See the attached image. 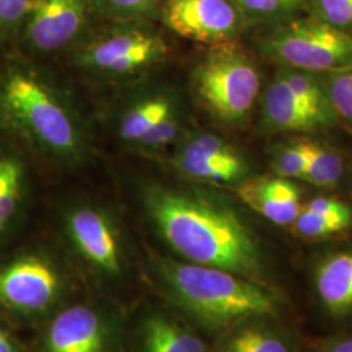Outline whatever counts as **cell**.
Segmentation results:
<instances>
[{
	"label": "cell",
	"instance_id": "1",
	"mask_svg": "<svg viewBox=\"0 0 352 352\" xmlns=\"http://www.w3.org/2000/svg\"><path fill=\"white\" fill-rule=\"evenodd\" d=\"M0 122L30 157L58 171L85 167L94 132L72 88L50 64L16 50L0 52Z\"/></svg>",
	"mask_w": 352,
	"mask_h": 352
},
{
	"label": "cell",
	"instance_id": "2",
	"mask_svg": "<svg viewBox=\"0 0 352 352\" xmlns=\"http://www.w3.org/2000/svg\"><path fill=\"white\" fill-rule=\"evenodd\" d=\"M139 195L155 231L187 263L222 269L251 280L261 276L256 238L226 202L204 189L158 180L142 182Z\"/></svg>",
	"mask_w": 352,
	"mask_h": 352
},
{
	"label": "cell",
	"instance_id": "3",
	"mask_svg": "<svg viewBox=\"0 0 352 352\" xmlns=\"http://www.w3.org/2000/svg\"><path fill=\"white\" fill-rule=\"evenodd\" d=\"M171 37L155 21L98 20L62 62L81 84L107 96L166 71Z\"/></svg>",
	"mask_w": 352,
	"mask_h": 352
},
{
	"label": "cell",
	"instance_id": "4",
	"mask_svg": "<svg viewBox=\"0 0 352 352\" xmlns=\"http://www.w3.org/2000/svg\"><path fill=\"white\" fill-rule=\"evenodd\" d=\"M186 85L166 71L107 94L102 126L116 145L129 154L164 162L190 128Z\"/></svg>",
	"mask_w": 352,
	"mask_h": 352
},
{
	"label": "cell",
	"instance_id": "5",
	"mask_svg": "<svg viewBox=\"0 0 352 352\" xmlns=\"http://www.w3.org/2000/svg\"><path fill=\"white\" fill-rule=\"evenodd\" d=\"M186 89L190 102L217 126L240 129L261 98L263 76L241 41L202 46L189 67Z\"/></svg>",
	"mask_w": 352,
	"mask_h": 352
},
{
	"label": "cell",
	"instance_id": "6",
	"mask_svg": "<svg viewBox=\"0 0 352 352\" xmlns=\"http://www.w3.org/2000/svg\"><path fill=\"white\" fill-rule=\"evenodd\" d=\"M161 270L180 302L210 327H232L277 312L269 291L235 273L174 260H162Z\"/></svg>",
	"mask_w": 352,
	"mask_h": 352
},
{
	"label": "cell",
	"instance_id": "7",
	"mask_svg": "<svg viewBox=\"0 0 352 352\" xmlns=\"http://www.w3.org/2000/svg\"><path fill=\"white\" fill-rule=\"evenodd\" d=\"M258 29L257 50L283 68L316 75L352 68V32L327 25L309 14H296Z\"/></svg>",
	"mask_w": 352,
	"mask_h": 352
},
{
	"label": "cell",
	"instance_id": "8",
	"mask_svg": "<svg viewBox=\"0 0 352 352\" xmlns=\"http://www.w3.org/2000/svg\"><path fill=\"white\" fill-rule=\"evenodd\" d=\"M98 20L89 0H36L12 50L41 63L62 62Z\"/></svg>",
	"mask_w": 352,
	"mask_h": 352
},
{
	"label": "cell",
	"instance_id": "9",
	"mask_svg": "<svg viewBox=\"0 0 352 352\" xmlns=\"http://www.w3.org/2000/svg\"><path fill=\"white\" fill-rule=\"evenodd\" d=\"M177 175L212 186H238L250 164L238 146L214 131L190 126L164 160Z\"/></svg>",
	"mask_w": 352,
	"mask_h": 352
},
{
	"label": "cell",
	"instance_id": "10",
	"mask_svg": "<svg viewBox=\"0 0 352 352\" xmlns=\"http://www.w3.org/2000/svg\"><path fill=\"white\" fill-rule=\"evenodd\" d=\"M160 25L201 46L241 41L248 23L234 0H162Z\"/></svg>",
	"mask_w": 352,
	"mask_h": 352
},
{
	"label": "cell",
	"instance_id": "11",
	"mask_svg": "<svg viewBox=\"0 0 352 352\" xmlns=\"http://www.w3.org/2000/svg\"><path fill=\"white\" fill-rule=\"evenodd\" d=\"M65 234L78 254L107 274H118L123 264L120 232L113 217L94 204H76L64 214Z\"/></svg>",
	"mask_w": 352,
	"mask_h": 352
},
{
	"label": "cell",
	"instance_id": "12",
	"mask_svg": "<svg viewBox=\"0 0 352 352\" xmlns=\"http://www.w3.org/2000/svg\"><path fill=\"white\" fill-rule=\"evenodd\" d=\"M59 285V276L46 257L21 254L0 266V304L14 312H41L54 302Z\"/></svg>",
	"mask_w": 352,
	"mask_h": 352
},
{
	"label": "cell",
	"instance_id": "13",
	"mask_svg": "<svg viewBox=\"0 0 352 352\" xmlns=\"http://www.w3.org/2000/svg\"><path fill=\"white\" fill-rule=\"evenodd\" d=\"M235 192L253 212L279 226L292 225L302 210L298 186L280 176H248Z\"/></svg>",
	"mask_w": 352,
	"mask_h": 352
},
{
	"label": "cell",
	"instance_id": "14",
	"mask_svg": "<svg viewBox=\"0 0 352 352\" xmlns=\"http://www.w3.org/2000/svg\"><path fill=\"white\" fill-rule=\"evenodd\" d=\"M0 135V239L14 225L25 202L34 161L21 144L3 132Z\"/></svg>",
	"mask_w": 352,
	"mask_h": 352
},
{
	"label": "cell",
	"instance_id": "15",
	"mask_svg": "<svg viewBox=\"0 0 352 352\" xmlns=\"http://www.w3.org/2000/svg\"><path fill=\"white\" fill-rule=\"evenodd\" d=\"M104 327L100 316L85 305L64 309L51 322L49 352H104Z\"/></svg>",
	"mask_w": 352,
	"mask_h": 352
},
{
	"label": "cell",
	"instance_id": "16",
	"mask_svg": "<svg viewBox=\"0 0 352 352\" xmlns=\"http://www.w3.org/2000/svg\"><path fill=\"white\" fill-rule=\"evenodd\" d=\"M261 124L273 132L302 133L324 128L276 74L260 98Z\"/></svg>",
	"mask_w": 352,
	"mask_h": 352
},
{
	"label": "cell",
	"instance_id": "17",
	"mask_svg": "<svg viewBox=\"0 0 352 352\" xmlns=\"http://www.w3.org/2000/svg\"><path fill=\"white\" fill-rule=\"evenodd\" d=\"M316 289L331 314L352 309V252L329 256L316 270Z\"/></svg>",
	"mask_w": 352,
	"mask_h": 352
},
{
	"label": "cell",
	"instance_id": "18",
	"mask_svg": "<svg viewBox=\"0 0 352 352\" xmlns=\"http://www.w3.org/2000/svg\"><path fill=\"white\" fill-rule=\"evenodd\" d=\"M277 74L324 128L333 126L337 122L338 116L329 97L327 87L318 75L283 67Z\"/></svg>",
	"mask_w": 352,
	"mask_h": 352
},
{
	"label": "cell",
	"instance_id": "19",
	"mask_svg": "<svg viewBox=\"0 0 352 352\" xmlns=\"http://www.w3.org/2000/svg\"><path fill=\"white\" fill-rule=\"evenodd\" d=\"M145 352H206L197 336L164 316H151L142 327Z\"/></svg>",
	"mask_w": 352,
	"mask_h": 352
},
{
	"label": "cell",
	"instance_id": "20",
	"mask_svg": "<svg viewBox=\"0 0 352 352\" xmlns=\"http://www.w3.org/2000/svg\"><path fill=\"white\" fill-rule=\"evenodd\" d=\"M344 173V162L338 151L311 140L309 157L302 180L318 188H333Z\"/></svg>",
	"mask_w": 352,
	"mask_h": 352
},
{
	"label": "cell",
	"instance_id": "21",
	"mask_svg": "<svg viewBox=\"0 0 352 352\" xmlns=\"http://www.w3.org/2000/svg\"><path fill=\"white\" fill-rule=\"evenodd\" d=\"M100 20L160 21L162 0H89Z\"/></svg>",
	"mask_w": 352,
	"mask_h": 352
},
{
	"label": "cell",
	"instance_id": "22",
	"mask_svg": "<svg viewBox=\"0 0 352 352\" xmlns=\"http://www.w3.org/2000/svg\"><path fill=\"white\" fill-rule=\"evenodd\" d=\"M244 14L250 30L273 25L291 19L298 12L289 0H234Z\"/></svg>",
	"mask_w": 352,
	"mask_h": 352
},
{
	"label": "cell",
	"instance_id": "23",
	"mask_svg": "<svg viewBox=\"0 0 352 352\" xmlns=\"http://www.w3.org/2000/svg\"><path fill=\"white\" fill-rule=\"evenodd\" d=\"M221 352H289L286 343L261 327H245L232 334Z\"/></svg>",
	"mask_w": 352,
	"mask_h": 352
},
{
	"label": "cell",
	"instance_id": "24",
	"mask_svg": "<svg viewBox=\"0 0 352 352\" xmlns=\"http://www.w3.org/2000/svg\"><path fill=\"white\" fill-rule=\"evenodd\" d=\"M311 140L295 139L273 153L272 167L276 175L285 179H302L309 157Z\"/></svg>",
	"mask_w": 352,
	"mask_h": 352
},
{
	"label": "cell",
	"instance_id": "25",
	"mask_svg": "<svg viewBox=\"0 0 352 352\" xmlns=\"http://www.w3.org/2000/svg\"><path fill=\"white\" fill-rule=\"evenodd\" d=\"M36 0H0V49L12 50Z\"/></svg>",
	"mask_w": 352,
	"mask_h": 352
},
{
	"label": "cell",
	"instance_id": "26",
	"mask_svg": "<svg viewBox=\"0 0 352 352\" xmlns=\"http://www.w3.org/2000/svg\"><path fill=\"white\" fill-rule=\"evenodd\" d=\"M351 225V219L327 217L322 214L309 212L302 208L300 213L294 221L292 227L295 232L300 236L309 238V239H320V238H327V236L342 232Z\"/></svg>",
	"mask_w": 352,
	"mask_h": 352
},
{
	"label": "cell",
	"instance_id": "27",
	"mask_svg": "<svg viewBox=\"0 0 352 352\" xmlns=\"http://www.w3.org/2000/svg\"><path fill=\"white\" fill-rule=\"evenodd\" d=\"M307 13L327 25L352 32V0H309Z\"/></svg>",
	"mask_w": 352,
	"mask_h": 352
},
{
	"label": "cell",
	"instance_id": "28",
	"mask_svg": "<svg viewBox=\"0 0 352 352\" xmlns=\"http://www.w3.org/2000/svg\"><path fill=\"white\" fill-rule=\"evenodd\" d=\"M322 81L337 116L352 126V68L325 74Z\"/></svg>",
	"mask_w": 352,
	"mask_h": 352
},
{
	"label": "cell",
	"instance_id": "29",
	"mask_svg": "<svg viewBox=\"0 0 352 352\" xmlns=\"http://www.w3.org/2000/svg\"><path fill=\"white\" fill-rule=\"evenodd\" d=\"M304 209L314 212V213L322 214L327 217L334 218H344L351 219L352 210L344 202L336 200V199H327V197H317L305 205H302Z\"/></svg>",
	"mask_w": 352,
	"mask_h": 352
},
{
	"label": "cell",
	"instance_id": "30",
	"mask_svg": "<svg viewBox=\"0 0 352 352\" xmlns=\"http://www.w3.org/2000/svg\"><path fill=\"white\" fill-rule=\"evenodd\" d=\"M325 352H352V337L333 340L327 344Z\"/></svg>",
	"mask_w": 352,
	"mask_h": 352
},
{
	"label": "cell",
	"instance_id": "31",
	"mask_svg": "<svg viewBox=\"0 0 352 352\" xmlns=\"http://www.w3.org/2000/svg\"><path fill=\"white\" fill-rule=\"evenodd\" d=\"M0 352H16L13 340L3 327H0Z\"/></svg>",
	"mask_w": 352,
	"mask_h": 352
},
{
	"label": "cell",
	"instance_id": "32",
	"mask_svg": "<svg viewBox=\"0 0 352 352\" xmlns=\"http://www.w3.org/2000/svg\"><path fill=\"white\" fill-rule=\"evenodd\" d=\"M308 1H309V0H289V4L299 13L307 11Z\"/></svg>",
	"mask_w": 352,
	"mask_h": 352
},
{
	"label": "cell",
	"instance_id": "33",
	"mask_svg": "<svg viewBox=\"0 0 352 352\" xmlns=\"http://www.w3.org/2000/svg\"><path fill=\"white\" fill-rule=\"evenodd\" d=\"M0 132H1V122H0Z\"/></svg>",
	"mask_w": 352,
	"mask_h": 352
}]
</instances>
